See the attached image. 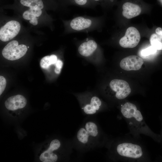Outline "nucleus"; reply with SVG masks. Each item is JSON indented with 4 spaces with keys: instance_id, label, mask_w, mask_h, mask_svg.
I'll use <instances>...</instances> for the list:
<instances>
[{
    "instance_id": "23",
    "label": "nucleus",
    "mask_w": 162,
    "mask_h": 162,
    "mask_svg": "<svg viewBox=\"0 0 162 162\" xmlns=\"http://www.w3.org/2000/svg\"><path fill=\"white\" fill-rule=\"evenodd\" d=\"M158 35L159 36V37L161 38V39L162 40V30L160 32L159 34Z\"/></svg>"
},
{
    "instance_id": "20",
    "label": "nucleus",
    "mask_w": 162,
    "mask_h": 162,
    "mask_svg": "<svg viewBox=\"0 0 162 162\" xmlns=\"http://www.w3.org/2000/svg\"><path fill=\"white\" fill-rule=\"evenodd\" d=\"M63 65V62L62 61L58 59L56 63V67L54 69L55 72L57 74H59L61 71Z\"/></svg>"
},
{
    "instance_id": "7",
    "label": "nucleus",
    "mask_w": 162,
    "mask_h": 162,
    "mask_svg": "<svg viewBox=\"0 0 162 162\" xmlns=\"http://www.w3.org/2000/svg\"><path fill=\"white\" fill-rule=\"evenodd\" d=\"M21 28L20 23L16 20L7 22L0 29V39L3 42L11 40L19 33Z\"/></svg>"
},
{
    "instance_id": "4",
    "label": "nucleus",
    "mask_w": 162,
    "mask_h": 162,
    "mask_svg": "<svg viewBox=\"0 0 162 162\" xmlns=\"http://www.w3.org/2000/svg\"><path fill=\"white\" fill-rule=\"evenodd\" d=\"M116 151L120 156L135 159L140 158L143 155L140 146L129 142H123L118 144L116 148Z\"/></svg>"
},
{
    "instance_id": "18",
    "label": "nucleus",
    "mask_w": 162,
    "mask_h": 162,
    "mask_svg": "<svg viewBox=\"0 0 162 162\" xmlns=\"http://www.w3.org/2000/svg\"><path fill=\"white\" fill-rule=\"evenodd\" d=\"M157 51L155 48L151 46L142 50L141 51V54L143 56H147L155 53Z\"/></svg>"
},
{
    "instance_id": "8",
    "label": "nucleus",
    "mask_w": 162,
    "mask_h": 162,
    "mask_svg": "<svg viewBox=\"0 0 162 162\" xmlns=\"http://www.w3.org/2000/svg\"><path fill=\"white\" fill-rule=\"evenodd\" d=\"M109 85L111 89L116 92L115 96L116 98L119 100L126 98L131 92L128 83L123 80L113 79L110 81Z\"/></svg>"
},
{
    "instance_id": "9",
    "label": "nucleus",
    "mask_w": 162,
    "mask_h": 162,
    "mask_svg": "<svg viewBox=\"0 0 162 162\" xmlns=\"http://www.w3.org/2000/svg\"><path fill=\"white\" fill-rule=\"evenodd\" d=\"M143 63V61L140 57L136 55H131L122 59L120 66L125 70H137L141 68Z\"/></svg>"
},
{
    "instance_id": "25",
    "label": "nucleus",
    "mask_w": 162,
    "mask_h": 162,
    "mask_svg": "<svg viewBox=\"0 0 162 162\" xmlns=\"http://www.w3.org/2000/svg\"><path fill=\"white\" fill-rule=\"evenodd\" d=\"M29 48V46H28V48Z\"/></svg>"
},
{
    "instance_id": "11",
    "label": "nucleus",
    "mask_w": 162,
    "mask_h": 162,
    "mask_svg": "<svg viewBox=\"0 0 162 162\" xmlns=\"http://www.w3.org/2000/svg\"><path fill=\"white\" fill-rule=\"evenodd\" d=\"M98 48V44L94 40L87 38L80 45L78 50L81 56L89 57L95 53Z\"/></svg>"
},
{
    "instance_id": "17",
    "label": "nucleus",
    "mask_w": 162,
    "mask_h": 162,
    "mask_svg": "<svg viewBox=\"0 0 162 162\" xmlns=\"http://www.w3.org/2000/svg\"><path fill=\"white\" fill-rule=\"evenodd\" d=\"M162 40L159 36L156 34H153L150 38V42L152 46L157 50H162Z\"/></svg>"
},
{
    "instance_id": "12",
    "label": "nucleus",
    "mask_w": 162,
    "mask_h": 162,
    "mask_svg": "<svg viewBox=\"0 0 162 162\" xmlns=\"http://www.w3.org/2000/svg\"><path fill=\"white\" fill-rule=\"evenodd\" d=\"M27 101L23 96L18 94L8 98L5 101L4 104L8 110H15L24 107L26 105Z\"/></svg>"
},
{
    "instance_id": "1",
    "label": "nucleus",
    "mask_w": 162,
    "mask_h": 162,
    "mask_svg": "<svg viewBox=\"0 0 162 162\" xmlns=\"http://www.w3.org/2000/svg\"><path fill=\"white\" fill-rule=\"evenodd\" d=\"M99 20L98 17L78 16L70 20L69 26L70 30L73 32H88L98 30Z\"/></svg>"
},
{
    "instance_id": "24",
    "label": "nucleus",
    "mask_w": 162,
    "mask_h": 162,
    "mask_svg": "<svg viewBox=\"0 0 162 162\" xmlns=\"http://www.w3.org/2000/svg\"><path fill=\"white\" fill-rule=\"evenodd\" d=\"M94 0L96 1H100V0Z\"/></svg>"
},
{
    "instance_id": "16",
    "label": "nucleus",
    "mask_w": 162,
    "mask_h": 162,
    "mask_svg": "<svg viewBox=\"0 0 162 162\" xmlns=\"http://www.w3.org/2000/svg\"><path fill=\"white\" fill-rule=\"evenodd\" d=\"M57 60V56L55 55L45 56L40 60V66L43 69H47L50 65L56 64Z\"/></svg>"
},
{
    "instance_id": "15",
    "label": "nucleus",
    "mask_w": 162,
    "mask_h": 162,
    "mask_svg": "<svg viewBox=\"0 0 162 162\" xmlns=\"http://www.w3.org/2000/svg\"><path fill=\"white\" fill-rule=\"evenodd\" d=\"M101 104V102L98 97L93 96L91 98L89 103L86 104L82 109L86 114L93 115L100 109Z\"/></svg>"
},
{
    "instance_id": "19",
    "label": "nucleus",
    "mask_w": 162,
    "mask_h": 162,
    "mask_svg": "<svg viewBox=\"0 0 162 162\" xmlns=\"http://www.w3.org/2000/svg\"><path fill=\"white\" fill-rule=\"evenodd\" d=\"M6 85V81L5 78L2 76H0V95L4 91Z\"/></svg>"
},
{
    "instance_id": "14",
    "label": "nucleus",
    "mask_w": 162,
    "mask_h": 162,
    "mask_svg": "<svg viewBox=\"0 0 162 162\" xmlns=\"http://www.w3.org/2000/svg\"><path fill=\"white\" fill-rule=\"evenodd\" d=\"M123 16L128 19H130L139 15L141 10L137 4L129 2L125 3L122 5Z\"/></svg>"
},
{
    "instance_id": "21",
    "label": "nucleus",
    "mask_w": 162,
    "mask_h": 162,
    "mask_svg": "<svg viewBox=\"0 0 162 162\" xmlns=\"http://www.w3.org/2000/svg\"><path fill=\"white\" fill-rule=\"evenodd\" d=\"M75 2L77 4L82 6L86 4L87 3L88 0H74Z\"/></svg>"
},
{
    "instance_id": "5",
    "label": "nucleus",
    "mask_w": 162,
    "mask_h": 162,
    "mask_svg": "<svg viewBox=\"0 0 162 162\" xmlns=\"http://www.w3.org/2000/svg\"><path fill=\"white\" fill-rule=\"evenodd\" d=\"M122 116L126 118L139 125L143 124L144 121L140 112L135 105L130 102L125 103L121 108Z\"/></svg>"
},
{
    "instance_id": "6",
    "label": "nucleus",
    "mask_w": 162,
    "mask_h": 162,
    "mask_svg": "<svg viewBox=\"0 0 162 162\" xmlns=\"http://www.w3.org/2000/svg\"><path fill=\"white\" fill-rule=\"evenodd\" d=\"M141 38L138 30L135 27L128 28L124 35L119 40L120 45L125 48H133L136 47L139 43Z\"/></svg>"
},
{
    "instance_id": "22",
    "label": "nucleus",
    "mask_w": 162,
    "mask_h": 162,
    "mask_svg": "<svg viewBox=\"0 0 162 162\" xmlns=\"http://www.w3.org/2000/svg\"><path fill=\"white\" fill-rule=\"evenodd\" d=\"M162 30V29L161 28L158 27L155 30L156 34L158 35Z\"/></svg>"
},
{
    "instance_id": "13",
    "label": "nucleus",
    "mask_w": 162,
    "mask_h": 162,
    "mask_svg": "<svg viewBox=\"0 0 162 162\" xmlns=\"http://www.w3.org/2000/svg\"><path fill=\"white\" fill-rule=\"evenodd\" d=\"M20 2L22 5L29 8L27 10L29 13L37 16L41 15L44 7L42 0H20Z\"/></svg>"
},
{
    "instance_id": "10",
    "label": "nucleus",
    "mask_w": 162,
    "mask_h": 162,
    "mask_svg": "<svg viewBox=\"0 0 162 162\" xmlns=\"http://www.w3.org/2000/svg\"><path fill=\"white\" fill-rule=\"evenodd\" d=\"M60 146L61 143L58 140L56 139L52 140L50 142L48 148L40 155V160L43 162H56L58 157L53 152L58 149Z\"/></svg>"
},
{
    "instance_id": "2",
    "label": "nucleus",
    "mask_w": 162,
    "mask_h": 162,
    "mask_svg": "<svg viewBox=\"0 0 162 162\" xmlns=\"http://www.w3.org/2000/svg\"><path fill=\"white\" fill-rule=\"evenodd\" d=\"M98 127L92 121L86 122L77 131L76 137L78 142L82 145L87 146L98 138L99 135Z\"/></svg>"
},
{
    "instance_id": "3",
    "label": "nucleus",
    "mask_w": 162,
    "mask_h": 162,
    "mask_svg": "<svg viewBox=\"0 0 162 162\" xmlns=\"http://www.w3.org/2000/svg\"><path fill=\"white\" fill-rule=\"evenodd\" d=\"M27 51V47L24 44L19 45L18 42L13 40L9 42L3 49L2 54L6 59L13 61L24 56Z\"/></svg>"
}]
</instances>
